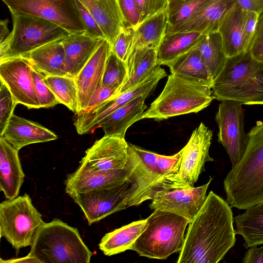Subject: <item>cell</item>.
Segmentation results:
<instances>
[{"label": "cell", "instance_id": "obj_1", "mask_svg": "<svg viewBox=\"0 0 263 263\" xmlns=\"http://www.w3.org/2000/svg\"><path fill=\"white\" fill-rule=\"evenodd\" d=\"M231 206L213 191L189 223L178 263H217L234 245Z\"/></svg>", "mask_w": 263, "mask_h": 263}, {"label": "cell", "instance_id": "obj_2", "mask_svg": "<svg viewBox=\"0 0 263 263\" xmlns=\"http://www.w3.org/2000/svg\"><path fill=\"white\" fill-rule=\"evenodd\" d=\"M248 135L243 156L223 181L226 201L239 210L263 202V121H257Z\"/></svg>", "mask_w": 263, "mask_h": 263}, {"label": "cell", "instance_id": "obj_3", "mask_svg": "<svg viewBox=\"0 0 263 263\" xmlns=\"http://www.w3.org/2000/svg\"><path fill=\"white\" fill-rule=\"evenodd\" d=\"M211 89L219 101L263 105V62L254 59L249 50L228 58Z\"/></svg>", "mask_w": 263, "mask_h": 263}, {"label": "cell", "instance_id": "obj_4", "mask_svg": "<svg viewBox=\"0 0 263 263\" xmlns=\"http://www.w3.org/2000/svg\"><path fill=\"white\" fill-rule=\"evenodd\" d=\"M28 255L39 263H89L93 253L78 229L54 219L40 228Z\"/></svg>", "mask_w": 263, "mask_h": 263}, {"label": "cell", "instance_id": "obj_5", "mask_svg": "<svg viewBox=\"0 0 263 263\" xmlns=\"http://www.w3.org/2000/svg\"><path fill=\"white\" fill-rule=\"evenodd\" d=\"M209 86L171 73L158 97L138 119L160 121L181 115L197 112L214 99Z\"/></svg>", "mask_w": 263, "mask_h": 263}, {"label": "cell", "instance_id": "obj_6", "mask_svg": "<svg viewBox=\"0 0 263 263\" xmlns=\"http://www.w3.org/2000/svg\"><path fill=\"white\" fill-rule=\"evenodd\" d=\"M147 226L132 246L139 256L165 259L180 252L189 223L185 218L168 212L154 210L146 218Z\"/></svg>", "mask_w": 263, "mask_h": 263}, {"label": "cell", "instance_id": "obj_7", "mask_svg": "<svg viewBox=\"0 0 263 263\" xmlns=\"http://www.w3.org/2000/svg\"><path fill=\"white\" fill-rule=\"evenodd\" d=\"M10 11L13 28L7 38L0 43V61L22 56L69 34L63 28L44 18Z\"/></svg>", "mask_w": 263, "mask_h": 263}, {"label": "cell", "instance_id": "obj_8", "mask_svg": "<svg viewBox=\"0 0 263 263\" xmlns=\"http://www.w3.org/2000/svg\"><path fill=\"white\" fill-rule=\"evenodd\" d=\"M44 223L27 194L0 204L1 237H5L17 251L32 246Z\"/></svg>", "mask_w": 263, "mask_h": 263}, {"label": "cell", "instance_id": "obj_9", "mask_svg": "<svg viewBox=\"0 0 263 263\" xmlns=\"http://www.w3.org/2000/svg\"><path fill=\"white\" fill-rule=\"evenodd\" d=\"M213 132L202 122L193 131L182 152L178 173L164 180L162 189L194 187L204 164L214 159L209 155Z\"/></svg>", "mask_w": 263, "mask_h": 263}, {"label": "cell", "instance_id": "obj_10", "mask_svg": "<svg viewBox=\"0 0 263 263\" xmlns=\"http://www.w3.org/2000/svg\"><path fill=\"white\" fill-rule=\"evenodd\" d=\"M10 11L51 22L69 34L86 32L75 0H2Z\"/></svg>", "mask_w": 263, "mask_h": 263}, {"label": "cell", "instance_id": "obj_11", "mask_svg": "<svg viewBox=\"0 0 263 263\" xmlns=\"http://www.w3.org/2000/svg\"><path fill=\"white\" fill-rule=\"evenodd\" d=\"M167 75L164 69L158 66L146 79L137 85L120 93L90 109L75 114L74 126L79 135L93 131L99 123L119 107L141 96H147L156 87L160 80Z\"/></svg>", "mask_w": 263, "mask_h": 263}, {"label": "cell", "instance_id": "obj_12", "mask_svg": "<svg viewBox=\"0 0 263 263\" xmlns=\"http://www.w3.org/2000/svg\"><path fill=\"white\" fill-rule=\"evenodd\" d=\"M242 105L236 101H222L215 117L219 127L218 141L226 149L232 167L241 159L249 139L244 130V109Z\"/></svg>", "mask_w": 263, "mask_h": 263}, {"label": "cell", "instance_id": "obj_13", "mask_svg": "<svg viewBox=\"0 0 263 263\" xmlns=\"http://www.w3.org/2000/svg\"><path fill=\"white\" fill-rule=\"evenodd\" d=\"M130 144L137 154V164L124 200L126 208L152 200L164 181L157 164V154Z\"/></svg>", "mask_w": 263, "mask_h": 263}, {"label": "cell", "instance_id": "obj_14", "mask_svg": "<svg viewBox=\"0 0 263 263\" xmlns=\"http://www.w3.org/2000/svg\"><path fill=\"white\" fill-rule=\"evenodd\" d=\"M129 180L115 186L68 194L81 208L91 225L116 212L126 209L124 200Z\"/></svg>", "mask_w": 263, "mask_h": 263}, {"label": "cell", "instance_id": "obj_15", "mask_svg": "<svg viewBox=\"0 0 263 263\" xmlns=\"http://www.w3.org/2000/svg\"><path fill=\"white\" fill-rule=\"evenodd\" d=\"M128 152V161L124 168L94 171L79 166L73 173L67 176L65 181V192L69 194L110 187L129 180L137 164V154L130 143Z\"/></svg>", "mask_w": 263, "mask_h": 263}, {"label": "cell", "instance_id": "obj_16", "mask_svg": "<svg viewBox=\"0 0 263 263\" xmlns=\"http://www.w3.org/2000/svg\"><path fill=\"white\" fill-rule=\"evenodd\" d=\"M212 180L210 177L208 183L196 187L160 190L154 195L149 207L154 210L176 214L190 223L204 204Z\"/></svg>", "mask_w": 263, "mask_h": 263}, {"label": "cell", "instance_id": "obj_17", "mask_svg": "<svg viewBox=\"0 0 263 263\" xmlns=\"http://www.w3.org/2000/svg\"><path fill=\"white\" fill-rule=\"evenodd\" d=\"M33 68L22 57L0 61V78L17 104L28 108H40L35 89Z\"/></svg>", "mask_w": 263, "mask_h": 263}, {"label": "cell", "instance_id": "obj_18", "mask_svg": "<svg viewBox=\"0 0 263 263\" xmlns=\"http://www.w3.org/2000/svg\"><path fill=\"white\" fill-rule=\"evenodd\" d=\"M128 143L120 136H104L86 152L79 166L90 171L124 168L128 158Z\"/></svg>", "mask_w": 263, "mask_h": 263}, {"label": "cell", "instance_id": "obj_19", "mask_svg": "<svg viewBox=\"0 0 263 263\" xmlns=\"http://www.w3.org/2000/svg\"><path fill=\"white\" fill-rule=\"evenodd\" d=\"M111 50L110 44L104 39L75 78L78 89L79 112L86 109L92 97L102 84L105 64Z\"/></svg>", "mask_w": 263, "mask_h": 263}, {"label": "cell", "instance_id": "obj_20", "mask_svg": "<svg viewBox=\"0 0 263 263\" xmlns=\"http://www.w3.org/2000/svg\"><path fill=\"white\" fill-rule=\"evenodd\" d=\"M15 149H20L28 145L46 142L57 139L52 131L39 123L13 114L2 135Z\"/></svg>", "mask_w": 263, "mask_h": 263}, {"label": "cell", "instance_id": "obj_21", "mask_svg": "<svg viewBox=\"0 0 263 263\" xmlns=\"http://www.w3.org/2000/svg\"><path fill=\"white\" fill-rule=\"evenodd\" d=\"M246 12L235 2L220 22L218 32L228 58L249 50V45L245 35Z\"/></svg>", "mask_w": 263, "mask_h": 263}, {"label": "cell", "instance_id": "obj_22", "mask_svg": "<svg viewBox=\"0 0 263 263\" xmlns=\"http://www.w3.org/2000/svg\"><path fill=\"white\" fill-rule=\"evenodd\" d=\"M235 2V0H210L184 22L166 32L190 31L207 34L218 31L220 21Z\"/></svg>", "mask_w": 263, "mask_h": 263}, {"label": "cell", "instance_id": "obj_23", "mask_svg": "<svg viewBox=\"0 0 263 263\" xmlns=\"http://www.w3.org/2000/svg\"><path fill=\"white\" fill-rule=\"evenodd\" d=\"M104 39L83 34H69L62 39L67 76L76 78Z\"/></svg>", "mask_w": 263, "mask_h": 263}, {"label": "cell", "instance_id": "obj_24", "mask_svg": "<svg viewBox=\"0 0 263 263\" xmlns=\"http://www.w3.org/2000/svg\"><path fill=\"white\" fill-rule=\"evenodd\" d=\"M18 152L0 137V190L7 199L18 196L24 180Z\"/></svg>", "mask_w": 263, "mask_h": 263}, {"label": "cell", "instance_id": "obj_25", "mask_svg": "<svg viewBox=\"0 0 263 263\" xmlns=\"http://www.w3.org/2000/svg\"><path fill=\"white\" fill-rule=\"evenodd\" d=\"M79 1L95 18L111 46L125 27L119 0Z\"/></svg>", "mask_w": 263, "mask_h": 263}, {"label": "cell", "instance_id": "obj_26", "mask_svg": "<svg viewBox=\"0 0 263 263\" xmlns=\"http://www.w3.org/2000/svg\"><path fill=\"white\" fill-rule=\"evenodd\" d=\"M62 40L49 43L21 57L44 77L67 76Z\"/></svg>", "mask_w": 263, "mask_h": 263}, {"label": "cell", "instance_id": "obj_27", "mask_svg": "<svg viewBox=\"0 0 263 263\" xmlns=\"http://www.w3.org/2000/svg\"><path fill=\"white\" fill-rule=\"evenodd\" d=\"M147 96H141L115 110L98 125L104 136H120L125 138L129 127L138 119L147 108L145 100Z\"/></svg>", "mask_w": 263, "mask_h": 263}, {"label": "cell", "instance_id": "obj_28", "mask_svg": "<svg viewBox=\"0 0 263 263\" xmlns=\"http://www.w3.org/2000/svg\"><path fill=\"white\" fill-rule=\"evenodd\" d=\"M171 73L211 88L213 79L200 52L195 47L166 65Z\"/></svg>", "mask_w": 263, "mask_h": 263}, {"label": "cell", "instance_id": "obj_29", "mask_svg": "<svg viewBox=\"0 0 263 263\" xmlns=\"http://www.w3.org/2000/svg\"><path fill=\"white\" fill-rule=\"evenodd\" d=\"M205 34L197 32H166L157 49V64L166 65L197 46Z\"/></svg>", "mask_w": 263, "mask_h": 263}, {"label": "cell", "instance_id": "obj_30", "mask_svg": "<svg viewBox=\"0 0 263 263\" xmlns=\"http://www.w3.org/2000/svg\"><path fill=\"white\" fill-rule=\"evenodd\" d=\"M125 62L127 80L117 95L142 82L159 66L157 64V50L148 47L133 48Z\"/></svg>", "mask_w": 263, "mask_h": 263}, {"label": "cell", "instance_id": "obj_31", "mask_svg": "<svg viewBox=\"0 0 263 263\" xmlns=\"http://www.w3.org/2000/svg\"><path fill=\"white\" fill-rule=\"evenodd\" d=\"M147 226L146 219L140 220L107 233L101 239L99 248L106 256H112L131 250L132 246Z\"/></svg>", "mask_w": 263, "mask_h": 263}, {"label": "cell", "instance_id": "obj_32", "mask_svg": "<svg viewBox=\"0 0 263 263\" xmlns=\"http://www.w3.org/2000/svg\"><path fill=\"white\" fill-rule=\"evenodd\" d=\"M236 234L241 235L246 249L263 244V202L249 206L234 218Z\"/></svg>", "mask_w": 263, "mask_h": 263}, {"label": "cell", "instance_id": "obj_33", "mask_svg": "<svg viewBox=\"0 0 263 263\" xmlns=\"http://www.w3.org/2000/svg\"><path fill=\"white\" fill-rule=\"evenodd\" d=\"M167 26V9L142 22L134 29L133 48L148 47L157 50Z\"/></svg>", "mask_w": 263, "mask_h": 263}, {"label": "cell", "instance_id": "obj_34", "mask_svg": "<svg viewBox=\"0 0 263 263\" xmlns=\"http://www.w3.org/2000/svg\"><path fill=\"white\" fill-rule=\"evenodd\" d=\"M203 57L214 80L223 69L228 57L219 33L205 34L196 46Z\"/></svg>", "mask_w": 263, "mask_h": 263}, {"label": "cell", "instance_id": "obj_35", "mask_svg": "<svg viewBox=\"0 0 263 263\" xmlns=\"http://www.w3.org/2000/svg\"><path fill=\"white\" fill-rule=\"evenodd\" d=\"M44 81L60 102L72 112L79 111L78 89L74 78L65 76H46Z\"/></svg>", "mask_w": 263, "mask_h": 263}, {"label": "cell", "instance_id": "obj_36", "mask_svg": "<svg viewBox=\"0 0 263 263\" xmlns=\"http://www.w3.org/2000/svg\"><path fill=\"white\" fill-rule=\"evenodd\" d=\"M210 0H169L167 30L184 22ZM166 30V31H167Z\"/></svg>", "mask_w": 263, "mask_h": 263}, {"label": "cell", "instance_id": "obj_37", "mask_svg": "<svg viewBox=\"0 0 263 263\" xmlns=\"http://www.w3.org/2000/svg\"><path fill=\"white\" fill-rule=\"evenodd\" d=\"M127 80V71L125 62L119 59L111 50L105 64L102 84L114 87L119 92Z\"/></svg>", "mask_w": 263, "mask_h": 263}, {"label": "cell", "instance_id": "obj_38", "mask_svg": "<svg viewBox=\"0 0 263 263\" xmlns=\"http://www.w3.org/2000/svg\"><path fill=\"white\" fill-rule=\"evenodd\" d=\"M134 29L124 27L111 45V50L121 60L125 62L133 49Z\"/></svg>", "mask_w": 263, "mask_h": 263}, {"label": "cell", "instance_id": "obj_39", "mask_svg": "<svg viewBox=\"0 0 263 263\" xmlns=\"http://www.w3.org/2000/svg\"><path fill=\"white\" fill-rule=\"evenodd\" d=\"M35 89L41 108H49L60 104L56 97L44 81L45 77L33 68Z\"/></svg>", "mask_w": 263, "mask_h": 263}, {"label": "cell", "instance_id": "obj_40", "mask_svg": "<svg viewBox=\"0 0 263 263\" xmlns=\"http://www.w3.org/2000/svg\"><path fill=\"white\" fill-rule=\"evenodd\" d=\"M17 104L6 85L1 81L0 86V136H1Z\"/></svg>", "mask_w": 263, "mask_h": 263}, {"label": "cell", "instance_id": "obj_41", "mask_svg": "<svg viewBox=\"0 0 263 263\" xmlns=\"http://www.w3.org/2000/svg\"><path fill=\"white\" fill-rule=\"evenodd\" d=\"M135 1L140 14L139 24L166 10L169 2V0H135Z\"/></svg>", "mask_w": 263, "mask_h": 263}, {"label": "cell", "instance_id": "obj_42", "mask_svg": "<svg viewBox=\"0 0 263 263\" xmlns=\"http://www.w3.org/2000/svg\"><path fill=\"white\" fill-rule=\"evenodd\" d=\"M182 152L181 149L177 153L172 156L157 154V164L160 174L164 178V181L168 177L174 175L178 173Z\"/></svg>", "mask_w": 263, "mask_h": 263}, {"label": "cell", "instance_id": "obj_43", "mask_svg": "<svg viewBox=\"0 0 263 263\" xmlns=\"http://www.w3.org/2000/svg\"><path fill=\"white\" fill-rule=\"evenodd\" d=\"M75 1L85 28V34L92 37L106 39L103 32L91 14L79 0Z\"/></svg>", "mask_w": 263, "mask_h": 263}, {"label": "cell", "instance_id": "obj_44", "mask_svg": "<svg viewBox=\"0 0 263 263\" xmlns=\"http://www.w3.org/2000/svg\"><path fill=\"white\" fill-rule=\"evenodd\" d=\"M249 51L254 59L263 62V12L259 16Z\"/></svg>", "mask_w": 263, "mask_h": 263}, {"label": "cell", "instance_id": "obj_45", "mask_svg": "<svg viewBox=\"0 0 263 263\" xmlns=\"http://www.w3.org/2000/svg\"><path fill=\"white\" fill-rule=\"evenodd\" d=\"M126 27L135 29L140 23V14L135 0H119Z\"/></svg>", "mask_w": 263, "mask_h": 263}, {"label": "cell", "instance_id": "obj_46", "mask_svg": "<svg viewBox=\"0 0 263 263\" xmlns=\"http://www.w3.org/2000/svg\"><path fill=\"white\" fill-rule=\"evenodd\" d=\"M118 92V90L117 89L101 84L92 97L85 110L90 109L102 102L116 97Z\"/></svg>", "mask_w": 263, "mask_h": 263}, {"label": "cell", "instance_id": "obj_47", "mask_svg": "<svg viewBox=\"0 0 263 263\" xmlns=\"http://www.w3.org/2000/svg\"><path fill=\"white\" fill-rule=\"evenodd\" d=\"M249 248L242 258L243 263H263V245Z\"/></svg>", "mask_w": 263, "mask_h": 263}, {"label": "cell", "instance_id": "obj_48", "mask_svg": "<svg viewBox=\"0 0 263 263\" xmlns=\"http://www.w3.org/2000/svg\"><path fill=\"white\" fill-rule=\"evenodd\" d=\"M242 9L260 15L263 12V0H235Z\"/></svg>", "mask_w": 263, "mask_h": 263}, {"label": "cell", "instance_id": "obj_49", "mask_svg": "<svg viewBox=\"0 0 263 263\" xmlns=\"http://www.w3.org/2000/svg\"><path fill=\"white\" fill-rule=\"evenodd\" d=\"M8 18L0 22V43L4 41L10 32L8 29Z\"/></svg>", "mask_w": 263, "mask_h": 263}, {"label": "cell", "instance_id": "obj_50", "mask_svg": "<svg viewBox=\"0 0 263 263\" xmlns=\"http://www.w3.org/2000/svg\"><path fill=\"white\" fill-rule=\"evenodd\" d=\"M1 262H13V263H22V262H28V263H39L38 261L33 257H31L27 255L26 256L17 258V259H11L10 260L2 261L1 260Z\"/></svg>", "mask_w": 263, "mask_h": 263}]
</instances>
